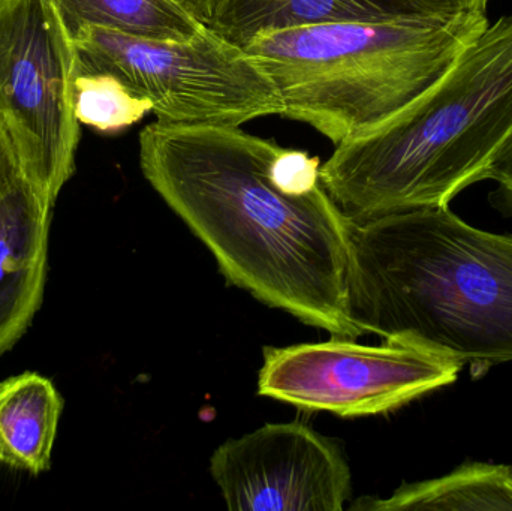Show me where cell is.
I'll return each mask as SVG.
<instances>
[{"label": "cell", "mask_w": 512, "mask_h": 511, "mask_svg": "<svg viewBox=\"0 0 512 511\" xmlns=\"http://www.w3.org/2000/svg\"><path fill=\"white\" fill-rule=\"evenodd\" d=\"M423 20L402 0H218L207 26L243 47L273 30L337 21Z\"/></svg>", "instance_id": "10"}, {"label": "cell", "mask_w": 512, "mask_h": 511, "mask_svg": "<svg viewBox=\"0 0 512 511\" xmlns=\"http://www.w3.org/2000/svg\"><path fill=\"white\" fill-rule=\"evenodd\" d=\"M346 305L360 335L465 365L512 360V236L448 206L354 221Z\"/></svg>", "instance_id": "2"}, {"label": "cell", "mask_w": 512, "mask_h": 511, "mask_svg": "<svg viewBox=\"0 0 512 511\" xmlns=\"http://www.w3.org/2000/svg\"><path fill=\"white\" fill-rule=\"evenodd\" d=\"M75 48L47 0H0V128L24 180L54 206L75 170Z\"/></svg>", "instance_id": "6"}, {"label": "cell", "mask_w": 512, "mask_h": 511, "mask_svg": "<svg viewBox=\"0 0 512 511\" xmlns=\"http://www.w3.org/2000/svg\"><path fill=\"white\" fill-rule=\"evenodd\" d=\"M63 399L35 372L0 381V464L30 474L50 468Z\"/></svg>", "instance_id": "11"}, {"label": "cell", "mask_w": 512, "mask_h": 511, "mask_svg": "<svg viewBox=\"0 0 512 511\" xmlns=\"http://www.w3.org/2000/svg\"><path fill=\"white\" fill-rule=\"evenodd\" d=\"M484 179L498 182L512 203V131L493 155L489 167L484 171Z\"/></svg>", "instance_id": "16"}, {"label": "cell", "mask_w": 512, "mask_h": 511, "mask_svg": "<svg viewBox=\"0 0 512 511\" xmlns=\"http://www.w3.org/2000/svg\"><path fill=\"white\" fill-rule=\"evenodd\" d=\"M463 365L408 345L337 338L264 348L258 395L342 419L378 416L454 383Z\"/></svg>", "instance_id": "7"}, {"label": "cell", "mask_w": 512, "mask_h": 511, "mask_svg": "<svg viewBox=\"0 0 512 511\" xmlns=\"http://www.w3.org/2000/svg\"><path fill=\"white\" fill-rule=\"evenodd\" d=\"M69 39L84 27H104L153 41L186 42L206 24L174 0H47Z\"/></svg>", "instance_id": "12"}, {"label": "cell", "mask_w": 512, "mask_h": 511, "mask_svg": "<svg viewBox=\"0 0 512 511\" xmlns=\"http://www.w3.org/2000/svg\"><path fill=\"white\" fill-rule=\"evenodd\" d=\"M72 107L83 125L101 132H117L152 113V102L132 92L119 78L93 71L74 60Z\"/></svg>", "instance_id": "14"}, {"label": "cell", "mask_w": 512, "mask_h": 511, "mask_svg": "<svg viewBox=\"0 0 512 511\" xmlns=\"http://www.w3.org/2000/svg\"><path fill=\"white\" fill-rule=\"evenodd\" d=\"M21 179L24 177L21 174L17 156L5 132L0 128V201L18 185Z\"/></svg>", "instance_id": "17"}, {"label": "cell", "mask_w": 512, "mask_h": 511, "mask_svg": "<svg viewBox=\"0 0 512 511\" xmlns=\"http://www.w3.org/2000/svg\"><path fill=\"white\" fill-rule=\"evenodd\" d=\"M406 8L423 20H451L466 15H487L490 0H402Z\"/></svg>", "instance_id": "15"}, {"label": "cell", "mask_w": 512, "mask_h": 511, "mask_svg": "<svg viewBox=\"0 0 512 511\" xmlns=\"http://www.w3.org/2000/svg\"><path fill=\"white\" fill-rule=\"evenodd\" d=\"M354 510H512V467L463 465L448 476L405 485L385 500H360Z\"/></svg>", "instance_id": "13"}, {"label": "cell", "mask_w": 512, "mask_h": 511, "mask_svg": "<svg viewBox=\"0 0 512 511\" xmlns=\"http://www.w3.org/2000/svg\"><path fill=\"white\" fill-rule=\"evenodd\" d=\"M210 474L230 510L340 511L352 476L339 447L303 423H270L228 440Z\"/></svg>", "instance_id": "8"}, {"label": "cell", "mask_w": 512, "mask_h": 511, "mask_svg": "<svg viewBox=\"0 0 512 511\" xmlns=\"http://www.w3.org/2000/svg\"><path fill=\"white\" fill-rule=\"evenodd\" d=\"M489 23L337 21L261 33L242 48L276 86L280 116L339 146L423 95Z\"/></svg>", "instance_id": "4"}, {"label": "cell", "mask_w": 512, "mask_h": 511, "mask_svg": "<svg viewBox=\"0 0 512 511\" xmlns=\"http://www.w3.org/2000/svg\"><path fill=\"white\" fill-rule=\"evenodd\" d=\"M72 44L80 65L114 75L152 102L158 122L242 126L282 114L273 81L242 47L216 35L207 24L186 42L84 27Z\"/></svg>", "instance_id": "5"}, {"label": "cell", "mask_w": 512, "mask_h": 511, "mask_svg": "<svg viewBox=\"0 0 512 511\" xmlns=\"http://www.w3.org/2000/svg\"><path fill=\"white\" fill-rule=\"evenodd\" d=\"M140 167L231 284L337 338L361 336L346 305L354 221L318 156L240 126L155 122Z\"/></svg>", "instance_id": "1"}, {"label": "cell", "mask_w": 512, "mask_h": 511, "mask_svg": "<svg viewBox=\"0 0 512 511\" xmlns=\"http://www.w3.org/2000/svg\"><path fill=\"white\" fill-rule=\"evenodd\" d=\"M51 209L24 179L0 201V356L41 306Z\"/></svg>", "instance_id": "9"}, {"label": "cell", "mask_w": 512, "mask_h": 511, "mask_svg": "<svg viewBox=\"0 0 512 511\" xmlns=\"http://www.w3.org/2000/svg\"><path fill=\"white\" fill-rule=\"evenodd\" d=\"M174 2L179 3L189 14L194 15L204 24L212 20L216 5H218V0H174Z\"/></svg>", "instance_id": "18"}, {"label": "cell", "mask_w": 512, "mask_h": 511, "mask_svg": "<svg viewBox=\"0 0 512 511\" xmlns=\"http://www.w3.org/2000/svg\"><path fill=\"white\" fill-rule=\"evenodd\" d=\"M512 131V15L487 24L453 66L399 113L340 143L321 179L352 219L448 206L483 180Z\"/></svg>", "instance_id": "3"}]
</instances>
